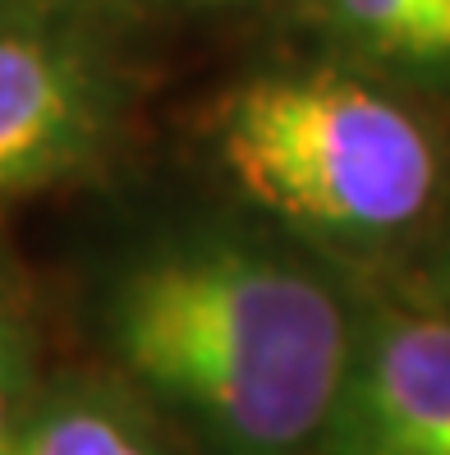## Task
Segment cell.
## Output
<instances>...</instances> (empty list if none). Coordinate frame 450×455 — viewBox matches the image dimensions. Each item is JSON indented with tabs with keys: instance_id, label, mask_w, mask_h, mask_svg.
<instances>
[{
	"instance_id": "obj_9",
	"label": "cell",
	"mask_w": 450,
	"mask_h": 455,
	"mask_svg": "<svg viewBox=\"0 0 450 455\" xmlns=\"http://www.w3.org/2000/svg\"><path fill=\"white\" fill-rule=\"evenodd\" d=\"M28 5H51V10H69V14H88V19H101L106 10H115L120 0H28Z\"/></svg>"
},
{
	"instance_id": "obj_2",
	"label": "cell",
	"mask_w": 450,
	"mask_h": 455,
	"mask_svg": "<svg viewBox=\"0 0 450 455\" xmlns=\"http://www.w3.org/2000/svg\"><path fill=\"white\" fill-rule=\"evenodd\" d=\"M211 152L244 203L340 249L400 239L437 198L432 133L336 65L253 74L221 101Z\"/></svg>"
},
{
	"instance_id": "obj_5",
	"label": "cell",
	"mask_w": 450,
	"mask_h": 455,
	"mask_svg": "<svg viewBox=\"0 0 450 455\" xmlns=\"http://www.w3.org/2000/svg\"><path fill=\"white\" fill-rule=\"evenodd\" d=\"M0 455H189L184 442L111 372H51L0 437Z\"/></svg>"
},
{
	"instance_id": "obj_6",
	"label": "cell",
	"mask_w": 450,
	"mask_h": 455,
	"mask_svg": "<svg viewBox=\"0 0 450 455\" xmlns=\"http://www.w3.org/2000/svg\"><path fill=\"white\" fill-rule=\"evenodd\" d=\"M312 19L363 65L450 74V0H308Z\"/></svg>"
},
{
	"instance_id": "obj_7",
	"label": "cell",
	"mask_w": 450,
	"mask_h": 455,
	"mask_svg": "<svg viewBox=\"0 0 450 455\" xmlns=\"http://www.w3.org/2000/svg\"><path fill=\"white\" fill-rule=\"evenodd\" d=\"M51 378L46 336L28 281L0 258V437L33 405V395Z\"/></svg>"
},
{
	"instance_id": "obj_4",
	"label": "cell",
	"mask_w": 450,
	"mask_h": 455,
	"mask_svg": "<svg viewBox=\"0 0 450 455\" xmlns=\"http://www.w3.org/2000/svg\"><path fill=\"white\" fill-rule=\"evenodd\" d=\"M312 455H450V313H354V345Z\"/></svg>"
},
{
	"instance_id": "obj_1",
	"label": "cell",
	"mask_w": 450,
	"mask_h": 455,
	"mask_svg": "<svg viewBox=\"0 0 450 455\" xmlns=\"http://www.w3.org/2000/svg\"><path fill=\"white\" fill-rule=\"evenodd\" d=\"M106 372L189 455H312L354 308L289 244L234 226L147 239L92 299Z\"/></svg>"
},
{
	"instance_id": "obj_8",
	"label": "cell",
	"mask_w": 450,
	"mask_h": 455,
	"mask_svg": "<svg viewBox=\"0 0 450 455\" xmlns=\"http://www.w3.org/2000/svg\"><path fill=\"white\" fill-rule=\"evenodd\" d=\"M432 294H437L432 308H446V313H450V235H446L441 258H437V267H432Z\"/></svg>"
},
{
	"instance_id": "obj_3",
	"label": "cell",
	"mask_w": 450,
	"mask_h": 455,
	"mask_svg": "<svg viewBox=\"0 0 450 455\" xmlns=\"http://www.w3.org/2000/svg\"><path fill=\"white\" fill-rule=\"evenodd\" d=\"M120 129L124 78L101 19L0 0V203L92 180Z\"/></svg>"
},
{
	"instance_id": "obj_10",
	"label": "cell",
	"mask_w": 450,
	"mask_h": 455,
	"mask_svg": "<svg viewBox=\"0 0 450 455\" xmlns=\"http://www.w3.org/2000/svg\"><path fill=\"white\" fill-rule=\"evenodd\" d=\"M170 5H184V10H225L234 0H170Z\"/></svg>"
}]
</instances>
